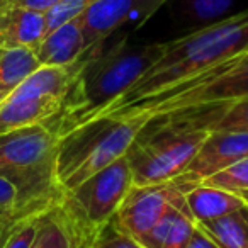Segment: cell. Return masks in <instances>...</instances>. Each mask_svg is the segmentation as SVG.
Wrapping results in <instances>:
<instances>
[{"label":"cell","mask_w":248,"mask_h":248,"mask_svg":"<svg viewBox=\"0 0 248 248\" xmlns=\"http://www.w3.org/2000/svg\"><path fill=\"white\" fill-rule=\"evenodd\" d=\"M241 53H248V9L165 43V51L158 62L92 119L109 116L138 100L156 95Z\"/></svg>","instance_id":"6da1fadb"},{"label":"cell","mask_w":248,"mask_h":248,"mask_svg":"<svg viewBox=\"0 0 248 248\" xmlns=\"http://www.w3.org/2000/svg\"><path fill=\"white\" fill-rule=\"evenodd\" d=\"M163 51L165 43L129 45L124 39L107 51H100L82 62L60 112L46 124L55 129L58 138L85 124L100 109L126 92L158 62Z\"/></svg>","instance_id":"7a4b0ae2"},{"label":"cell","mask_w":248,"mask_h":248,"mask_svg":"<svg viewBox=\"0 0 248 248\" xmlns=\"http://www.w3.org/2000/svg\"><path fill=\"white\" fill-rule=\"evenodd\" d=\"M148 121L141 116H100L58 138L56 177L62 190L75 189L126 155Z\"/></svg>","instance_id":"3957f363"},{"label":"cell","mask_w":248,"mask_h":248,"mask_svg":"<svg viewBox=\"0 0 248 248\" xmlns=\"http://www.w3.org/2000/svg\"><path fill=\"white\" fill-rule=\"evenodd\" d=\"M58 136L49 124L0 135V177L17 190V207L48 204L62 196L56 177Z\"/></svg>","instance_id":"277c9868"},{"label":"cell","mask_w":248,"mask_h":248,"mask_svg":"<svg viewBox=\"0 0 248 248\" xmlns=\"http://www.w3.org/2000/svg\"><path fill=\"white\" fill-rule=\"evenodd\" d=\"M207 135V129L179 116L150 119L126 153L135 186L169 182L180 175Z\"/></svg>","instance_id":"5b68a950"},{"label":"cell","mask_w":248,"mask_h":248,"mask_svg":"<svg viewBox=\"0 0 248 248\" xmlns=\"http://www.w3.org/2000/svg\"><path fill=\"white\" fill-rule=\"evenodd\" d=\"M241 99H248V53L226 60L214 68L197 73L186 82L123 107L109 116H141L155 119Z\"/></svg>","instance_id":"8992f818"},{"label":"cell","mask_w":248,"mask_h":248,"mask_svg":"<svg viewBox=\"0 0 248 248\" xmlns=\"http://www.w3.org/2000/svg\"><path fill=\"white\" fill-rule=\"evenodd\" d=\"M133 186L131 165L124 155L75 189L63 190L60 201L75 226L93 243L99 231L117 213Z\"/></svg>","instance_id":"52a82bcc"},{"label":"cell","mask_w":248,"mask_h":248,"mask_svg":"<svg viewBox=\"0 0 248 248\" xmlns=\"http://www.w3.org/2000/svg\"><path fill=\"white\" fill-rule=\"evenodd\" d=\"M169 0H99L82 14L85 55L92 58L102 51V45L109 36L124 26H141Z\"/></svg>","instance_id":"ba28073f"},{"label":"cell","mask_w":248,"mask_h":248,"mask_svg":"<svg viewBox=\"0 0 248 248\" xmlns=\"http://www.w3.org/2000/svg\"><path fill=\"white\" fill-rule=\"evenodd\" d=\"M186 194L187 190L175 180L152 186H133L112 219L126 233L140 238L167 213L173 201Z\"/></svg>","instance_id":"9c48e42d"},{"label":"cell","mask_w":248,"mask_h":248,"mask_svg":"<svg viewBox=\"0 0 248 248\" xmlns=\"http://www.w3.org/2000/svg\"><path fill=\"white\" fill-rule=\"evenodd\" d=\"M248 156V131H209L190 163L175 180L189 192L211 175Z\"/></svg>","instance_id":"30bf717a"},{"label":"cell","mask_w":248,"mask_h":248,"mask_svg":"<svg viewBox=\"0 0 248 248\" xmlns=\"http://www.w3.org/2000/svg\"><path fill=\"white\" fill-rule=\"evenodd\" d=\"M34 53L45 66H73L82 62L85 55L82 16L49 31Z\"/></svg>","instance_id":"8fae6325"},{"label":"cell","mask_w":248,"mask_h":248,"mask_svg":"<svg viewBox=\"0 0 248 248\" xmlns=\"http://www.w3.org/2000/svg\"><path fill=\"white\" fill-rule=\"evenodd\" d=\"M48 34L46 14L9 4L0 16V49H36Z\"/></svg>","instance_id":"7c38bea8"},{"label":"cell","mask_w":248,"mask_h":248,"mask_svg":"<svg viewBox=\"0 0 248 248\" xmlns=\"http://www.w3.org/2000/svg\"><path fill=\"white\" fill-rule=\"evenodd\" d=\"M82 62L73 66H45L41 65L28 77L7 99H58L65 102L73 82H75Z\"/></svg>","instance_id":"4fadbf2b"},{"label":"cell","mask_w":248,"mask_h":248,"mask_svg":"<svg viewBox=\"0 0 248 248\" xmlns=\"http://www.w3.org/2000/svg\"><path fill=\"white\" fill-rule=\"evenodd\" d=\"M60 199L62 196L41 214L38 234L31 248H92L93 243L70 219Z\"/></svg>","instance_id":"5bb4252c"},{"label":"cell","mask_w":248,"mask_h":248,"mask_svg":"<svg viewBox=\"0 0 248 248\" xmlns=\"http://www.w3.org/2000/svg\"><path fill=\"white\" fill-rule=\"evenodd\" d=\"M63 102L58 99H7L0 106V135L51 121Z\"/></svg>","instance_id":"9a60e30c"},{"label":"cell","mask_w":248,"mask_h":248,"mask_svg":"<svg viewBox=\"0 0 248 248\" xmlns=\"http://www.w3.org/2000/svg\"><path fill=\"white\" fill-rule=\"evenodd\" d=\"M169 116H179L207 131H248V99L184 110Z\"/></svg>","instance_id":"2e32d148"},{"label":"cell","mask_w":248,"mask_h":248,"mask_svg":"<svg viewBox=\"0 0 248 248\" xmlns=\"http://www.w3.org/2000/svg\"><path fill=\"white\" fill-rule=\"evenodd\" d=\"M186 202L197 223L217 219L248 206L240 194L230 192L219 187L204 186V184L194 187L186 194Z\"/></svg>","instance_id":"e0dca14e"},{"label":"cell","mask_w":248,"mask_h":248,"mask_svg":"<svg viewBox=\"0 0 248 248\" xmlns=\"http://www.w3.org/2000/svg\"><path fill=\"white\" fill-rule=\"evenodd\" d=\"M236 0H179L173 9L175 21L190 31L230 17Z\"/></svg>","instance_id":"ac0fdd59"},{"label":"cell","mask_w":248,"mask_h":248,"mask_svg":"<svg viewBox=\"0 0 248 248\" xmlns=\"http://www.w3.org/2000/svg\"><path fill=\"white\" fill-rule=\"evenodd\" d=\"M197 224L219 248H248V206Z\"/></svg>","instance_id":"d6986e66"},{"label":"cell","mask_w":248,"mask_h":248,"mask_svg":"<svg viewBox=\"0 0 248 248\" xmlns=\"http://www.w3.org/2000/svg\"><path fill=\"white\" fill-rule=\"evenodd\" d=\"M41 66L34 49L9 48L0 49V85L5 90H16L31 73ZM11 95V93H9Z\"/></svg>","instance_id":"ffe728a7"},{"label":"cell","mask_w":248,"mask_h":248,"mask_svg":"<svg viewBox=\"0 0 248 248\" xmlns=\"http://www.w3.org/2000/svg\"><path fill=\"white\" fill-rule=\"evenodd\" d=\"M49 204L51 202L36 204V206H29L22 209L12 219L7 230L4 231V234L0 238V248H31L36 240V234H38L41 214L45 213V209Z\"/></svg>","instance_id":"44dd1931"},{"label":"cell","mask_w":248,"mask_h":248,"mask_svg":"<svg viewBox=\"0 0 248 248\" xmlns=\"http://www.w3.org/2000/svg\"><path fill=\"white\" fill-rule=\"evenodd\" d=\"M204 186L219 187L234 194L248 192V156L204 180Z\"/></svg>","instance_id":"7402d4cb"},{"label":"cell","mask_w":248,"mask_h":248,"mask_svg":"<svg viewBox=\"0 0 248 248\" xmlns=\"http://www.w3.org/2000/svg\"><path fill=\"white\" fill-rule=\"evenodd\" d=\"M184 201H186V196L173 201V204L167 209V213L163 214V216L160 217V219L156 221L146 233H143L141 236L136 238V240H138L145 248H163L165 247L167 238H169V233H170V228H172L173 219H175V216L179 214L180 206L184 204Z\"/></svg>","instance_id":"603a6c76"},{"label":"cell","mask_w":248,"mask_h":248,"mask_svg":"<svg viewBox=\"0 0 248 248\" xmlns=\"http://www.w3.org/2000/svg\"><path fill=\"white\" fill-rule=\"evenodd\" d=\"M196 228H197L196 217L190 213L187 202L184 201V204L180 206L179 214L173 219V224L170 228L169 238H167V243L163 248H187V245L192 240Z\"/></svg>","instance_id":"cb8c5ba5"},{"label":"cell","mask_w":248,"mask_h":248,"mask_svg":"<svg viewBox=\"0 0 248 248\" xmlns=\"http://www.w3.org/2000/svg\"><path fill=\"white\" fill-rule=\"evenodd\" d=\"M95 2L99 0H62L51 11L46 12V22H48V32L60 28L65 22L82 16L85 11H89Z\"/></svg>","instance_id":"d4e9b609"},{"label":"cell","mask_w":248,"mask_h":248,"mask_svg":"<svg viewBox=\"0 0 248 248\" xmlns=\"http://www.w3.org/2000/svg\"><path fill=\"white\" fill-rule=\"evenodd\" d=\"M92 248H145L135 236L123 230L114 219H110L99 231Z\"/></svg>","instance_id":"484cf974"},{"label":"cell","mask_w":248,"mask_h":248,"mask_svg":"<svg viewBox=\"0 0 248 248\" xmlns=\"http://www.w3.org/2000/svg\"><path fill=\"white\" fill-rule=\"evenodd\" d=\"M17 207V190L7 179L0 177V209Z\"/></svg>","instance_id":"4316f807"},{"label":"cell","mask_w":248,"mask_h":248,"mask_svg":"<svg viewBox=\"0 0 248 248\" xmlns=\"http://www.w3.org/2000/svg\"><path fill=\"white\" fill-rule=\"evenodd\" d=\"M58 2H62V0H9L11 5L31 9V11H38V12H43V14L51 11Z\"/></svg>","instance_id":"83f0119b"},{"label":"cell","mask_w":248,"mask_h":248,"mask_svg":"<svg viewBox=\"0 0 248 248\" xmlns=\"http://www.w3.org/2000/svg\"><path fill=\"white\" fill-rule=\"evenodd\" d=\"M187 248H219V247H217L213 241V238L207 236L199 228V224H197L196 231H194V236H192V240H190V243L187 245Z\"/></svg>","instance_id":"f1b7e54d"},{"label":"cell","mask_w":248,"mask_h":248,"mask_svg":"<svg viewBox=\"0 0 248 248\" xmlns=\"http://www.w3.org/2000/svg\"><path fill=\"white\" fill-rule=\"evenodd\" d=\"M51 202H53V201H51ZM22 209H26V207H14V209H0V238H2L4 231L7 230L9 224L12 223V219H14V217L17 216V214L21 213Z\"/></svg>","instance_id":"f546056e"},{"label":"cell","mask_w":248,"mask_h":248,"mask_svg":"<svg viewBox=\"0 0 248 248\" xmlns=\"http://www.w3.org/2000/svg\"><path fill=\"white\" fill-rule=\"evenodd\" d=\"M9 93H11V92H9V90H5L4 87L0 85V106H2V104H4L5 100H7Z\"/></svg>","instance_id":"4dcf8cb0"},{"label":"cell","mask_w":248,"mask_h":248,"mask_svg":"<svg viewBox=\"0 0 248 248\" xmlns=\"http://www.w3.org/2000/svg\"><path fill=\"white\" fill-rule=\"evenodd\" d=\"M7 5H9V0H0V16H2V12L5 11Z\"/></svg>","instance_id":"1f68e13d"},{"label":"cell","mask_w":248,"mask_h":248,"mask_svg":"<svg viewBox=\"0 0 248 248\" xmlns=\"http://www.w3.org/2000/svg\"><path fill=\"white\" fill-rule=\"evenodd\" d=\"M240 196H241V197H243V199H245V201H247V204H248V192H241V194H240Z\"/></svg>","instance_id":"d6a6232c"}]
</instances>
